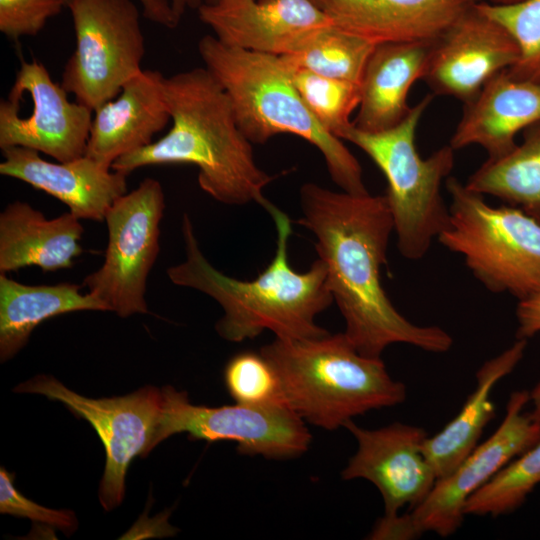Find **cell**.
<instances>
[{"label": "cell", "mask_w": 540, "mask_h": 540, "mask_svg": "<svg viewBox=\"0 0 540 540\" xmlns=\"http://www.w3.org/2000/svg\"><path fill=\"white\" fill-rule=\"evenodd\" d=\"M299 198L302 216L297 223L315 236L328 287L345 320L344 333L356 350L371 358H381L388 346L398 343L431 353L449 351L453 339L447 331L409 321L383 288L380 271L394 232L386 196L307 182Z\"/></svg>", "instance_id": "6da1fadb"}, {"label": "cell", "mask_w": 540, "mask_h": 540, "mask_svg": "<svg viewBox=\"0 0 540 540\" xmlns=\"http://www.w3.org/2000/svg\"><path fill=\"white\" fill-rule=\"evenodd\" d=\"M276 228V250L270 264L252 280H239L216 269L202 253L188 214L182 217L183 262L167 269L178 286L200 291L223 309L215 329L230 342L253 339L265 330L276 337L304 339L329 333L315 323L334 301L324 263L317 258L305 272L295 271L288 259L291 221L269 200L262 206Z\"/></svg>", "instance_id": "7a4b0ae2"}, {"label": "cell", "mask_w": 540, "mask_h": 540, "mask_svg": "<svg viewBox=\"0 0 540 540\" xmlns=\"http://www.w3.org/2000/svg\"><path fill=\"white\" fill-rule=\"evenodd\" d=\"M172 126L160 139L118 158L112 169L126 175L152 165L191 164L200 188L233 206L268 200L263 191L274 176L256 162L253 143L240 129L223 87L205 67L165 77Z\"/></svg>", "instance_id": "3957f363"}, {"label": "cell", "mask_w": 540, "mask_h": 540, "mask_svg": "<svg viewBox=\"0 0 540 540\" xmlns=\"http://www.w3.org/2000/svg\"><path fill=\"white\" fill-rule=\"evenodd\" d=\"M197 47L204 67L225 90L240 129L253 144L280 134L298 136L319 150L332 181L342 191L369 193L360 163L343 140L315 119L281 56L230 47L214 35L203 36Z\"/></svg>", "instance_id": "277c9868"}, {"label": "cell", "mask_w": 540, "mask_h": 540, "mask_svg": "<svg viewBox=\"0 0 540 540\" xmlns=\"http://www.w3.org/2000/svg\"><path fill=\"white\" fill-rule=\"evenodd\" d=\"M259 352L274 367L288 407L305 423L335 430L354 417L405 401L381 358L360 354L345 333L276 337Z\"/></svg>", "instance_id": "5b68a950"}, {"label": "cell", "mask_w": 540, "mask_h": 540, "mask_svg": "<svg viewBox=\"0 0 540 540\" xmlns=\"http://www.w3.org/2000/svg\"><path fill=\"white\" fill-rule=\"evenodd\" d=\"M433 97L432 93L424 96L389 129L368 132L353 124L341 135V140L361 149L385 176L397 248L409 260L423 258L449 222L442 185L453 170L455 150L448 144L423 158L416 146L419 123Z\"/></svg>", "instance_id": "8992f818"}, {"label": "cell", "mask_w": 540, "mask_h": 540, "mask_svg": "<svg viewBox=\"0 0 540 540\" xmlns=\"http://www.w3.org/2000/svg\"><path fill=\"white\" fill-rule=\"evenodd\" d=\"M449 222L437 238L461 255L473 276L493 293L518 301L540 291V221L508 204H488L449 176Z\"/></svg>", "instance_id": "52a82bcc"}, {"label": "cell", "mask_w": 540, "mask_h": 540, "mask_svg": "<svg viewBox=\"0 0 540 540\" xmlns=\"http://www.w3.org/2000/svg\"><path fill=\"white\" fill-rule=\"evenodd\" d=\"M75 49L61 85L92 111L115 98L141 70L144 35L132 0H72Z\"/></svg>", "instance_id": "ba28073f"}, {"label": "cell", "mask_w": 540, "mask_h": 540, "mask_svg": "<svg viewBox=\"0 0 540 540\" xmlns=\"http://www.w3.org/2000/svg\"><path fill=\"white\" fill-rule=\"evenodd\" d=\"M165 210L161 183L145 178L119 197L105 216L108 241L102 265L83 280L87 291L122 318L148 313L147 279L160 246Z\"/></svg>", "instance_id": "9c48e42d"}, {"label": "cell", "mask_w": 540, "mask_h": 540, "mask_svg": "<svg viewBox=\"0 0 540 540\" xmlns=\"http://www.w3.org/2000/svg\"><path fill=\"white\" fill-rule=\"evenodd\" d=\"M17 393L40 394L64 404L86 420L99 436L106 455L99 485V501L105 511L119 506L125 496V480L131 462L156 447L162 411V391L144 386L124 396L88 398L49 375H38L14 388Z\"/></svg>", "instance_id": "30bf717a"}, {"label": "cell", "mask_w": 540, "mask_h": 540, "mask_svg": "<svg viewBox=\"0 0 540 540\" xmlns=\"http://www.w3.org/2000/svg\"><path fill=\"white\" fill-rule=\"evenodd\" d=\"M161 391L156 446L172 435L187 433L191 440L232 441L239 453L268 459L301 456L310 447L306 423L285 403L209 407L193 404L185 391L170 385Z\"/></svg>", "instance_id": "8fae6325"}, {"label": "cell", "mask_w": 540, "mask_h": 540, "mask_svg": "<svg viewBox=\"0 0 540 540\" xmlns=\"http://www.w3.org/2000/svg\"><path fill=\"white\" fill-rule=\"evenodd\" d=\"M93 111L37 60H22L8 96L0 101V148L23 147L65 162L85 155Z\"/></svg>", "instance_id": "7c38bea8"}, {"label": "cell", "mask_w": 540, "mask_h": 540, "mask_svg": "<svg viewBox=\"0 0 540 540\" xmlns=\"http://www.w3.org/2000/svg\"><path fill=\"white\" fill-rule=\"evenodd\" d=\"M529 391L510 394L504 419L494 433L478 444L449 474L437 479L428 495L411 509L422 532L441 537L455 533L462 525L468 498L501 468L540 441V422L524 411Z\"/></svg>", "instance_id": "4fadbf2b"}, {"label": "cell", "mask_w": 540, "mask_h": 540, "mask_svg": "<svg viewBox=\"0 0 540 540\" xmlns=\"http://www.w3.org/2000/svg\"><path fill=\"white\" fill-rule=\"evenodd\" d=\"M517 58L518 48L509 32L473 3L432 41L421 80L433 95L464 104Z\"/></svg>", "instance_id": "5bb4252c"}, {"label": "cell", "mask_w": 540, "mask_h": 540, "mask_svg": "<svg viewBox=\"0 0 540 540\" xmlns=\"http://www.w3.org/2000/svg\"><path fill=\"white\" fill-rule=\"evenodd\" d=\"M344 427L355 437L357 450L341 472L343 480L360 478L374 484L385 515L399 513L406 505L412 509L424 500L437 477L423 453L428 437L423 428L395 422L364 429L353 420Z\"/></svg>", "instance_id": "9a60e30c"}, {"label": "cell", "mask_w": 540, "mask_h": 540, "mask_svg": "<svg viewBox=\"0 0 540 540\" xmlns=\"http://www.w3.org/2000/svg\"><path fill=\"white\" fill-rule=\"evenodd\" d=\"M197 11L223 44L275 56L293 54L334 23L313 0H218Z\"/></svg>", "instance_id": "2e32d148"}, {"label": "cell", "mask_w": 540, "mask_h": 540, "mask_svg": "<svg viewBox=\"0 0 540 540\" xmlns=\"http://www.w3.org/2000/svg\"><path fill=\"white\" fill-rule=\"evenodd\" d=\"M0 174L42 190L68 206L78 219L103 222L109 208L127 193V175L86 155L65 162L43 159L38 151L2 149Z\"/></svg>", "instance_id": "e0dca14e"}, {"label": "cell", "mask_w": 540, "mask_h": 540, "mask_svg": "<svg viewBox=\"0 0 540 540\" xmlns=\"http://www.w3.org/2000/svg\"><path fill=\"white\" fill-rule=\"evenodd\" d=\"M165 77L141 70L120 93L93 111L85 155L107 166L153 142L171 120L164 94Z\"/></svg>", "instance_id": "ac0fdd59"}, {"label": "cell", "mask_w": 540, "mask_h": 540, "mask_svg": "<svg viewBox=\"0 0 540 540\" xmlns=\"http://www.w3.org/2000/svg\"><path fill=\"white\" fill-rule=\"evenodd\" d=\"M449 145L460 150L480 146L498 158L517 144V136L540 121V81L516 78L504 70L463 104Z\"/></svg>", "instance_id": "d6986e66"}, {"label": "cell", "mask_w": 540, "mask_h": 540, "mask_svg": "<svg viewBox=\"0 0 540 540\" xmlns=\"http://www.w3.org/2000/svg\"><path fill=\"white\" fill-rule=\"evenodd\" d=\"M339 27L375 44L437 39L471 0H313Z\"/></svg>", "instance_id": "ffe728a7"}, {"label": "cell", "mask_w": 540, "mask_h": 540, "mask_svg": "<svg viewBox=\"0 0 540 540\" xmlns=\"http://www.w3.org/2000/svg\"><path fill=\"white\" fill-rule=\"evenodd\" d=\"M83 232L70 211L48 219L29 203L14 201L0 213V273L27 266L45 272L71 268L83 252Z\"/></svg>", "instance_id": "44dd1931"}, {"label": "cell", "mask_w": 540, "mask_h": 540, "mask_svg": "<svg viewBox=\"0 0 540 540\" xmlns=\"http://www.w3.org/2000/svg\"><path fill=\"white\" fill-rule=\"evenodd\" d=\"M432 41L377 44L360 83L361 98L353 120L368 132L389 129L409 113L411 87L421 80Z\"/></svg>", "instance_id": "7402d4cb"}, {"label": "cell", "mask_w": 540, "mask_h": 540, "mask_svg": "<svg viewBox=\"0 0 540 540\" xmlns=\"http://www.w3.org/2000/svg\"><path fill=\"white\" fill-rule=\"evenodd\" d=\"M527 340L517 339L476 372V387L458 414L439 432L428 436L423 453L437 479L446 476L478 445L486 425L495 415L491 399L495 385L510 374L523 358Z\"/></svg>", "instance_id": "603a6c76"}, {"label": "cell", "mask_w": 540, "mask_h": 540, "mask_svg": "<svg viewBox=\"0 0 540 540\" xmlns=\"http://www.w3.org/2000/svg\"><path fill=\"white\" fill-rule=\"evenodd\" d=\"M76 311H108L73 283L27 285L0 273V360L13 358L43 321Z\"/></svg>", "instance_id": "cb8c5ba5"}, {"label": "cell", "mask_w": 540, "mask_h": 540, "mask_svg": "<svg viewBox=\"0 0 540 540\" xmlns=\"http://www.w3.org/2000/svg\"><path fill=\"white\" fill-rule=\"evenodd\" d=\"M465 184L540 221V121L521 133V140L510 152L487 158Z\"/></svg>", "instance_id": "d4e9b609"}, {"label": "cell", "mask_w": 540, "mask_h": 540, "mask_svg": "<svg viewBox=\"0 0 540 540\" xmlns=\"http://www.w3.org/2000/svg\"><path fill=\"white\" fill-rule=\"evenodd\" d=\"M376 45L333 23L318 30L293 54L281 57L290 66L360 85Z\"/></svg>", "instance_id": "484cf974"}, {"label": "cell", "mask_w": 540, "mask_h": 540, "mask_svg": "<svg viewBox=\"0 0 540 540\" xmlns=\"http://www.w3.org/2000/svg\"><path fill=\"white\" fill-rule=\"evenodd\" d=\"M540 484V441L508 462L465 503V515L500 516L519 508Z\"/></svg>", "instance_id": "4316f807"}, {"label": "cell", "mask_w": 540, "mask_h": 540, "mask_svg": "<svg viewBox=\"0 0 540 540\" xmlns=\"http://www.w3.org/2000/svg\"><path fill=\"white\" fill-rule=\"evenodd\" d=\"M289 67L292 81L315 119L341 139L343 132L353 125L350 118L360 103V85Z\"/></svg>", "instance_id": "83f0119b"}, {"label": "cell", "mask_w": 540, "mask_h": 540, "mask_svg": "<svg viewBox=\"0 0 540 540\" xmlns=\"http://www.w3.org/2000/svg\"><path fill=\"white\" fill-rule=\"evenodd\" d=\"M475 4L500 23L517 45V61L507 71L516 78L540 81V0L504 5L482 0Z\"/></svg>", "instance_id": "f1b7e54d"}, {"label": "cell", "mask_w": 540, "mask_h": 540, "mask_svg": "<svg viewBox=\"0 0 540 540\" xmlns=\"http://www.w3.org/2000/svg\"><path fill=\"white\" fill-rule=\"evenodd\" d=\"M224 383L235 403L249 406L285 403L279 377L259 351H242L231 357L224 369Z\"/></svg>", "instance_id": "f546056e"}, {"label": "cell", "mask_w": 540, "mask_h": 540, "mask_svg": "<svg viewBox=\"0 0 540 540\" xmlns=\"http://www.w3.org/2000/svg\"><path fill=\"white\" fill-rule=\"evenodd\" d=\"M0 513L28 518L38 526L57 529L66 535L78 526L76 515L69 510H56L41 506L21 494L14 486V474L0 468Z\"/></svg>", "instance_id": "4dcf8cb0"}, {"label": "cell", "mask_w": 540, "mask_h": 540, "mask_svg": "<svg viewBox=\"0 0 540 540\" xmlns=\"http://www.w3.org/2000/svg\"><path fill=\"white\" fill-rule=\"evenodd\" d=\"M63 7L61 0H0V31L12 40L36 36Z\"/></svg>", "instance_id": "1f68e13d"}, {"label": "cell", "mask_w": 540, "mask_h": 540, "mask_svg": "<svg viewBox=\"0 0 540 540\" xmlns=\"http://www.w3.org/2000/svg\"><path fill=\"white\" fill-rule=\"evenodd\" d=\"M423 533L416 526L411 513L383 515L374 525L368 539L409 540Z\"/></svg>", "instance_id": "d6a6232c"}, {"label": "cell", "mask_w": 540, "mask_h": 540, "mask_svg": "<svg viewBox=\"0 0 540 540\" xmlns=\"http://www.w3.org/2000/svg\"><path fill=\"white\" fill-rule=\"evenodd\" d=\"M517 339H529L540 332V291L518 301L516 308Z\"/></svg>", "instance_id": "836d02e7"}, {"label": "cell", "mask_w": 540, "mask_h": 540, "mask_svg": "<svg viewBox=\"0 0 540 540\" xmlns=\"http://www.w3.org/2000/svg\"><path fill=\"white\" fill-rule=\"evenodd\" d=\"M65 7L72 0H61ZM142 8V15L160 26L173 29L181 19L176 15L171 0H137Z\"/></svg>", "instance_id": "e575fe53"}, {"label": "cell", "mask_w": 540, "mask_h": 540, "mask_svg": "<svg viewBox=\"0 0 540 540\" xmlns=\"http://www.w3.org/2000/svg\"><path fill=\"white\" fill-rule=\"evenodd\" d=\"M218 0H171L172 7L176 15L181 19L188 10H198L201 6L209 5Z\"/></svg>", "instance_id": "d590c367"}, {"label": "cell", "mask_w": 540, "mask_h": 540, "mask_svg": "<svg viewBox=\"0 0 540 540\" xmlns=\"http://www.w3.org/2000/svg\"><path fill=\"white\" fill-rule=\"evenodd\" d=\"M530 394V402L532 404V410L529 412L531 417L540 422V380L533 387Z\"/></svg>", "instance_id": "8d00e7d4"}, {"label": "cell", "mask_w": 540, "mask_h": 540, "mask_svg": "<svg viewBox=\"0 0 540 540\" xmlns=\"http://www.w3.org/2000/svg\"><path fill=\"white\" fill-rule=\"evenodd\" d=\"M484 1L492 3V4L504 5V4H512L515 2H519L521 0H484Z\"/></svg>", "instance_id": "74e56055"}, {"label": "cell", "mask_w": 540, "mask_h": 540, "mask_svg": "<svg viewBox=\"0 0 540 540\" xmlns=\"http://www.w3.org/2000/svg\"><path fill=\"white\" fill-rule=\"evenodd\" d=\"M473 3H476V2H479V1H482V0H471Z\"/></svg>", "instance_id": "f35d334b"}]
</instances>
